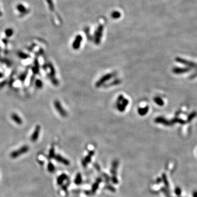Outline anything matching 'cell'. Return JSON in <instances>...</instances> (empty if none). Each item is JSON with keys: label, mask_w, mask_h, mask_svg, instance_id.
I'll use <instances>...</instances> for the list:
<instances>
[{"label": "cell", "mask_w": 197, "mask_h": 197, "mask_svg": "<svg viewBox=\"0 0 197 197\" xmlns=\"http://www.w3.org/2000/svg\"><path fill=\"white\" fill-rule=\"evenodd\" d=\"M128 99H125L123 95H120L117 98L116 107L118 110L121 112H123L125 110L126 107L129 104Z\"/></svg>", "instance_id": "obj_1"}, {"label": "cell", "mask_w": 197, "mask_h": 197, "mask_svg": "<svg viewBox=\"0 0 197 197\" xmlns=\"http://www.w3.org/2000/svg\"><path fill=\"white\" fill-rule=\"evenodd\" d=\"M114 76H115L114 73H107L106 75H105L96 82V84H95V86L97 88L100 87L101 86H102V85H104L105 83L107 82V81L110 80V79L113 78Z\"/></svg>", "instance_id": "obj_2"}, {"label": "cell", "mask_w": 197, "mask_h": 197, "mask_svg": "<svg viewBox=\"0 0 197 197\" xmlns=\"http://www.w3.org/2000/svg\"><path fill=\"white\" fill-rule=\"evenodd\" d=\"M103 31V26L102 25H99L97 27L96 31L94 33V40L95 43L96 44H99L101 40V38L102 36V33Z\"/></svg>", "instance_id": "obj_3"}, {"label": "cell", "mask_w": 197, "mask_h": 197, "mask_svg": "<svg viewBox=\"0 0 197 197\" xmlns=\"http://www.w3.org/2000/svg\"><path fill=\"white\" fill-rule=\"evenodd\" d=\"M29 150V147L27 146H24L20 148L19 150L13 151L11 153V156L12 158H16L17 157L21 156V154H23L26 152H28Z\"/></svg>", "instance_id": "obj_4"}, {"label": "cell", "mask_w": 197, "mask_h": 197, "mask_svg": "<svg viewBox=\"0 0 197 197\" xmlns=\"http://www.w3.org/2000/svg\"><path fill=\"white\" fill-rule=\"evenodd\" d=\"M54 106L60 116L64 117H65L67 116V112L63 108L62 105L58 100H55L54 101Z\"/></svg>", "instance_id": "obj_5"}, {"label": "cell", "mask_w": 197, "mask_h": 197, "mask_svg": "<svg viewBox=\"0 0 197 197\" xmlns=\"http://www.w3.org/2000/svg\"><path fill=\"white\" fill-rule=\"evenodd\" d=\"M154 122L156 123H158V124H160L165 126H170L172 125V123L171 121L168 120L165 118L163 117H158L154 119Z\"/></svg>", "instance_id": "obj_6"}, {"label": "cell", "mask_w": 197, "mask_h": 197, "mask_svg": "<svg viewBox=\"0 0 197 197\" xmlns=\"http://www.w3.org/2000/svg\"><path fill=\"white\" fill-rule=\"evenodd\" d=\"M83 38L82 36L80 35H78L76 37L74 41L72 44V48L75 50H77L81 46V42L82 41Z\"/></svg>", "instance_id": "obj_7"}, {"label": "cell", "mask_w": 197, "mask_h": 197, "mask_svg": "<svg viewBox=\"0 0 197 197\" xmlns=\"http://www.w3.org/2000/svg\"><path fill=\"white\" fill-rule=\"evenodd\" d=\"M41 131V126L39 125H36V128L34 130V131L32 134V136L31 137V140L32 142H36L37 141V140L38 138L39 134L40 133Z\"/></svg>", "instance_id": "obj_8"}, {"label": "cell", "mask_w": 197, "mask_h": 197, "mask_svg": "<svg viewBox=\"0 0 197 197\" xmlns=\"http://www.w3.org/2000/svg\"><path fill=\"white\" fill-rule=\"evenodd\" d=\"M191 69L189 67H174L172 69V72L175 74H182V73L188 72Z\"/></svg>", "instance_id": "obj_9"}, {"label": "cell", "mask_w": 197, "mask_h": 197, "mask_svg": "<svg viewBox=\"0 0 197 197\" xmlns=\"http://www.w3.org/2000/svg\"><path fill=\"white\" fill-rule=\"evenodd\" d=\"M11 118L14 122H15V123H17V124L18 125H21L23 124V121L21 119L20 117L18 115L16 114L15 113H13L11 115Z\"/></svg>", "instance_id": "obj_10"}, {"label": "cell", "mask_w": 197, "mask_h": 197, "mask_svg": "<svg viewBox=\"0 0 197 197\" xmlns=\"http://www.w3.org/2000/svg\"><path fill=\"white\" fill-rule=\"evenodd\" d=\"M55 160L57 161V162L62 163L63 164L66 165H68L70 164V162L68 160L64 158L62 156H60V155H57V156H55Z\"/></svg>", "instance_id": "obj_11"}, {"label": "cell", "mask_w": 197, "mask_h": 197, "mask_svg": "<svg viewBox=\"0 0 197 197\" xmlns=\"http://www.w3.org/2000/svg\"><path fill=\"white\" fill-rule=\"evenodd\" d=\"M149 111V107L148 106H146L144 107H140V108H138V112L139 115L141 116H145L147 113Z\"/></svg>", "instance_id": "obj_12"}, {"label": "cell", "mask_w": 197, "mask_h": 197, "mask_svg": "<svg viewBox=\"0 0 197 197\" xmlns=\"http://www.w3.org/2000/svg\"><path fill=\"white\" fill-rule=\"evenodd\" d=\"M154 101L157 105L159 106H163L164 104V102L163 99L159 96H156L154 98Z\"/></svg>", "instance_id": "obj_13"}, {"label": "cell", "mask_w": 197, "mask_h": 197, "mask_svg": "<svg viewBox=\"0 0 197 197\" xmlns=\"http://www.w3.org/2000/svg\"><path fill=\"white\" fill-rule=\"evenodd\" d=\"M121 82V81L120 79H114V81L111 82V83H108V84H106V85H105V86H106V87H111V86H114V85H118L119 84H120Z\"/></svg>", "instance_id": "obj_14"}, {"label": "cell", "mask_w": 197, "mask_h": 197, "mask_svg": "<svg viewBox=\"0 0 197 197\" xmlns=\"http://www.w3.org/2000/svg\"><path fill=\"white\" fill-rule=\"evenodd\" d=\"M121 14L118 11H114V12H113L112 13H111V17H112L113 19H114L119 18L121 17Z\"/></svg>", "instance_id": "obj_15"}, {"label": "cell", "mask_w": 197, "mask_h": 197, "mask_svg": "<svg viewBox=\"0 0 197 197\" xmlns=\"http://www.w3.org/2000/svg\"><path fill=\"white\" fill-rule=\"evenodd\" d=\"M171 122H172V124H174V123H180V124H184L185 123V121L183 120V119L176 118L172 119V120L171 121Z\"/></svg>", "instance_id": "obj_16"}, {"label": "cell", "mask_w": 197, "mask_h": 197, "mask_svg": "<svg viewBox=\"0 0 197 197\" xmlns=\"http://www.w3.org/2000/svg\"><path fill=\"white\" fill-rule=\"evenodd\" d=\"M84 32L85 33V35H86V36L87 37V38L88 39V40L91 41L92 40L91 39H93V37L91 36L90 35V31H89V27H85L84 28Z\"/></svg>", "instance_id": "obj_17"}, {"label": "cell", "mask_w": 197, "mask_h": 197, "mask_svg": "<svg viewBox=\"0 0 197 197\" xmlns=\"http://www.w3.org/2000/svg\"><path fill=\"white\" fill-rule=\"evenodd\" d=\"M32 71L34 73H38L39 71V65L38 63V61L37 60H36L35 63V66L32 69Z\"/></svg>", "instance_id": "obj_18"}, {"label": "cell", "mask_w": 197, "mask_h": 197, "mask_svg": "<svg viewBox=\"0 0 197 197\" xmlns=\"http://www.w3.org/2000/svg\"><path fill=\"white\" fill-rule=\"evenodd\" d=\"M18 55L19 57H20V58L23 59H27V58H29V57H30V56L28 54H26L24 53L23 52L18 53Z\"/></svg>", "instance_id": "obj_19"}, {"label": "cell", "mask_w": 197, "mask_h": 197, "mask_svg": "<svg viewBox=\"0 0 197 197\" xmlns=\"http://www.w3.org/2000/svg\"><path fill=\"white\" fill-rule=\"evenodd\" d=\"M66 178V176L64 174L61 175V176L58 178V180H57V183H58V184H62Z\"/></svg>", "instance_id": "obj_20"}, {"label": "cell", "mask_w": 197, "mask_h": 197, "mask_svg": "<svg viewBox=\"0 0 197 197\" xmlns=\"http://www.w3.org/2000/svg\"><path fill=\"white\" fill-rule=\"evenodd\" d=\"M162 178H163V181H164V182L165 185L166 187L167 190H169V183H168V180H167V178H166V176L165 174H164L163 175V176H162Z\"/></svg>", "instance_id": "obj_21"}, {"label": "cell", "mask_w": 197, "mask_h": 197, "mask_svg": "<svg viewBox=\"0 0 197 197\" xmlns=\"http://www.w3.org/2000/svg\"><path fill=\"white\" fill-rule=\"evenodd\" d=\"M82 181V178H81V175L80 174H79L77 175L76 178H75V182L76 184H80Z\"/></svg>", "instance_id": "obj_22"}, {"label": "cell", "mask_w": 197, "mask_h": 197, "mask_svg": "<svg viewBox=\"0 0 197 197\" xmlns=\"http://www.w3.org/2000/svg\"><path fill=\"white\" fill-rule=\"evenodd\" d=\"M35 84L36 86L38 88H42L43 86V82L41 80H39V79H37V80H36Z\"/></svg>", "instance_id": "obj_23"}, {"label": "cell", "mask_w": 197, "mask_h": 197, "mask_svg": "<svg viewBox=\"0 0 197 197\" xmlns=\"http://www.w3.org/2000/svg\"><path fill=\"white\" fill-rule=\"evenodd\" d=\"M197 116V112H192V113H191V114L189 115L188 117V122H190L195 117H196Z\"/></svg>", "instance_id": "obj_24"}, {"label": "cell", "mask_w": 197, "mask_h": 197, "mask_svg": "<svg viewBox=\"0 0 197 197\" xmlns=\"http://www.w3.org/2000/svg\"><path fill=\"white\" fill-rule=\"evenodd\" d=\"M181 188L180 187H176L175 188V193L176 194L177 196H180L181 194Z\"/></svg>", "instance_id": "obj_25"}, {"label": "cell", "mask_w": 197, "mask_h": 197, "mask_svg": "<svg viewBox=\"0 0 197 197\" xmlns=\"http://www.w3.org/2000/svg\"><path fill=\"white\" fill-rule=\"evenodd\" d=\"M48 170H49V172H53L54 171V166L51 163H49L48 165Z\"/></svg>", "instance_id": "obj_26"}, {"label": "cell", "mask_w": 197, "mask_h": 197, "mask_svg": "<svg viewBox=\"0 0 197 197\" xmlns=\"http://www.w3.org/2000/svg\"><path fill=\"white\" fill-rule=\"evenodd\" d=\"M26 76H27V73H24V74L21 75L19 77L20 80L21 81H24L25 78H26Z\"/></svg>", "instance_id": "obj_27"}, {"label": "cell", "mask_w": 197, "mask_h": 197, "mask_svg": "<svg viewBox=\"0 0 197 197\" xmlns=\"http://www.w3.org/2000/svg\"><path fill=\"white\" fill-rule=\"evenodd\" d=\"M6 34L7 36H11L13 34V31L11 29H8L6 31Z\"/></svg>", "instance_id": "obj_28"}, {"label": "cell", "mask_w": 197, "mask_h": 197, "mask_svg": "<svg viewBox=\"0 0 197 197\" xmlns=\"http://www.w3.org/2000/svg\"><path fill=\"white\" fill-rule=\"evenodd\" d=\"M54 156V147H51V150H50L49 157H53Z\"/></svg>", "instance_id": "obj_29"}, {"label": "cell", "mask_w": 197, "mask_h": 197, "mask_svg": "<svg viewBox=\"0 0 197 197\" xmlns=\"http://www.w3.org/2000/svg\"><path fill=\"white\" fill-rule=\"evenodd\" d=\"M98 186H99L98 183H96V184H94V186H93V192H95V191H96V190H97V188H98Z\"/></svg>", "instance_id": "obj_30"}, {"label": "cell", "mask_w": 197, "mask_h": 197, "mask_svg": "<svg viewBox=\"0 0 197 197\" xmlns=\"http://www.w3.org/2000/svg\"><path fill=\"white\" fill-rule=\"evenodd\" d=\"M196 69H197V67ZM197 77V70L196 72H195L193 75H192V76H191V78H194V77Z\"/></svg>", "instance_id": "obj_31"}, {"label": "cell", "mask_w": 197, "mask_h": 197, "mask_svg": "<svg viewBox=\"0 0 197 197\" xmlns=\"http://www.w3.org/2000/svg\"><path fill=\"white\" fill-rule=\"evenodd\" d=\"M192 196H193V197H197V191H193Z\"/></svg>", "instance_id": "obj_32"}, {"label": "cell", "mask_w": 197, "mask_h": 197, "mask_svg": "<svg viewBox=\"0 0 197 197\" xmlns=\"http://www.w3.org/2000/svg\"><path fill=\"white\" fill-rule=\"evenodd\" d=\"M3 77V74L2 73H0V78H1V77Z\"/></svg>", "instance_id": "obj_33"}]
</instances>
